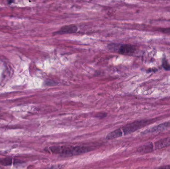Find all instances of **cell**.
Wrapping results in <instances>:
<instances>
[{
    "label": "cell",
    "mask_w": 170,
    "mask_h": 169,
    "mask_svg": "<svg viewBox=\"0 0 170 169\" xmlns=\"http://www.w3.org/2000/svg\"><path fill=\"white\" fill-rule=\"evenodd\" d=\"M117 53L123 55L132 56L136 52V48L133 45L124 44L121 45L118 49Z\"/></svg>",
    "instance_id": "277c9868"
},
{
    "label": "cell",
    "mask_w": 170,
    "mask_h": 169,
    "mask_svg": "<svg viewBox=\"0 0 170 169\" xmlns=\"http://www.w3.org/2000/svg\"><path fill=\"white\" fill-rule=\"evenodd\" d=\"M78 28L75 25H68L62 27L59 30L55 32L54 35H62V34H72L76 32Z\"/></svg>",
    "instance_id": "5b68a950"
},
{
    "label": "cell",
    "mask_w": 170,
    "mask_h": 169,
    "mask_svg": "<svg viewBox=\"0 0 170 169\" xmlns=\"http://www.w3.org/2000/svg\"><path fill=\"white\" fill-rule=\"evenodd\" d=\"M57 84V83H55L54 81H48L46 82V84L47 85H56Z\"/></svg>",
    "instance_id": "7c38bea8"
},
{
    "label": "cell",
    "mask_w": 170,
    "mask_h": 169,
    "mask_svg": "<svg viewBox=\"0 0 170 169\" xmlns=\"http://www.w3.org/2000/svg\"><path fill=\"white\" fill-rule=\"evenodd\" d=\"M170 127V122H165L164 123H161L158 126H155L150 128L144 132V134H149V133H160L165 131L167 129Z\"/></svg>",
    "instance_id": "8992f818"
},
{
    "label": "cell",
    "mask_w": 170,
    "mask_h": 169,
    "mask_svg": "<svg viewBox=\"0 0 170 169\" xmlns=\"http://www.w3.org/2000/svg\"><path fill=\"white\" fill-rule=\"evenodd\" d=\"M162 66L165 70H170V65L165 59H163L162 61Z\"/></svg>",
    "instance_id": "9c48e42d"
},
{
    "label": "cell",
    "mask_w": 170,
    "mask_h": 169,
    "mask_svg": "<svg viewBox=\"0 0 170 169\" xmlns=\"http://www.w3.org/2000/svg\"><path fill=\"white\" fill-rule=\"evenodd\" d=\"M22 161L19 160L14 159L11 157H7L4 158H0V165L4 166H9L12 164H20L22 163Z\"/></svg>",
    "instance_id": "52a82bcc"
},
{
    "label": "cell",
    "mask_w": 170,
    "mask_h": 169,
    "mask_svg": "<svg viewBox=\"0 0 170 169\" xmlns=\"http://www.w3.org/2000/svg\"><path fill=\"white\" fill-rule=\"evenodd\" d=\"M161 31L163 33L169 34L170 35V28H167V29H163L161 30Z\"/></svg>",
    "instance_id": "8fae6325"
},
{
    "label": "cell",
    "mask_w": 170,
    "mask_h": 169,
    "mask_svg": "<svg viewBox=\"0 0 170 169\" xmlns=\"http://www.w3.org/2000/svg\"><path fill=\"white\" fill-rule=\"evenodd\" d=\"M154 122V120H136L128 123L124 126L123 127L120 128L121 133L123 135L131 134L135 131H137L139 129L144 127L150 123Z\"/></svg>",
    "instance_id": "3957f363"
},
{
    "label": "cell",
    "mask_w": 170,
    "mask_h": 169,
    "mask_svg": "<svg viewBox=\"0 0 170 169\" xmlns=\"http://www.w3.org/2000/svg\"><path fill=\"white\" fill-rule=\"evenodd\" d=\"M161 168H165V169H170V165L167 166L162 167Z\"/></svg>",
    "instance_id": "4fadbf2b"
},
{
    "label": "cell",
    "mask_w": 170,
    "mask_h": 169,
    "mask_svg": "<svg viewBox=\"0 0 170 169\" xmlns=\"http://www.w3.org/2000/svg\"><path fill=\"white\" fill-rule=\"evenodd\" d=\"M169 146H170V137L160 139L154 143L149 142L143 145L138 148L137 151L139 153H149Z\"/></svg>",
    "instance_id": "7a4b0ae2"
},
{
    "label": "cell",
    "mask_w": 170,
    "mask_h": 169,
    "mask_svg": "<svg viewBox=\"0 0 170 169\" xmlns=\"http://www.w3.org/2000/svg\"><path fill=\"white\" fill-rule=\"evenodd\" d=\"M121 137H123V134L120 129H118L112 131L111 133H109V134L106 135V139L107 140H112Z\"/></svg>",
    "instance_id": "ba28073f"
},
{
    "label": "cell",
    "mask_w": 170,
    "mask_h": 169,
    "mask_svg": "<svg viewBox=\"0 0 170 169\" xmlns=\"http://www.w3.org/2000/svg\"><path fill=\"white\" fill-rule=\"evenodd\" d=\"M93 149L86 146H53L46 149L49 152L58 154L62 156H71L91 151Z\"/></svg>",
    "instance_id": "6da1fadb"
},
{
    "label": "cell",
    "mask_w": 170,
    "mask_h": 169,
    "mask_svg": "<svg viewBox=\"0 0 170 169\" xmlns=\"http://www.w3.org/2000/svg\"><path fill=\"white\" fill-rule=\"evenodd\" d=\"M106 116H107V114L106 113H98V114L95 115V117L96 118H98V119H103V118L106 117Z\"/></svg>",
    "instance_id": "30bf717a"
}]
</instances>
